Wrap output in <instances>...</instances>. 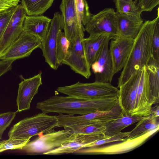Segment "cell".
<instances>
[{"instance_id": "ac0fdd59", "label": "cell", "mask_w": 159, "mask_h": 159, "mask_svg": "<svg viewBox=\"0 0 159 159\" xmlns=\"http://www.w3.org/2000/svg\"><path fill=\"white\" fill-rule=\"evenodd\" d=\"M75 134V136L72 141L43 154L57 155L74 153L77 150L84 148L87 144L108 137L103 132L91 134Z\"/></svg>"}, {"instance_id": "5b68a950", "label": "cell", "mask_w": 159, "mask_h": 159, "mask_svg": "<svg viewBox=\"0 0 159 159\" xmlns=\"http://www.w3.org/2000/svg\"><path fill=\"white\" fill-rule=\"evenodd\" d=\"M64 129L39 134L35 139L29 142L22 150L29 154H43L70 142L75 134L68 128Z\"/></svg>"}, {"instance_id": "9a60e30c", "label": "cell", "mask_w": 159, "mask_h": 159, "mask_svg": "<svg viewBox=\"0 0 159 159\" xmlns=\"http://www.w3.org/2000/svg\"><path fill=\"white\" fill-rule=\"evenodd\" d=\"M26 11L21 3L18 4L0 39V54L19 37L23 30Z\"/></svg>"}, {"instance_id": "277c9868", "label": "cell", "mask_w": 159, "mask_h": 159, "mask_svg": "<svg viewBox=\"0 0 159 159\" xmlns=\"http://www.w3.org/2000/svg\"><path fill=\"white\" fill-rule=\"evenodd\" d=\"M57 91L68 96L88 99L108 97H118L119 89L111 83L95 81L91 83L80 82L74 84L58 87Z\"/></svg>"}, {"instance_id": "ba28073f", "label": "cell", "mask_w": 159, "mask_h": 159, "mask_svg": "<svg viewBox=\"0 0 159 159\" xmlns=\"http://www.w3.org/2000/svg\"><path fill=\"white\" fill-rule=\"evenodd\" d=\"M42 42L33 34L23 30L19 37L0 54V60H15L29 56Z\"/></svg>"}, {"instance_id": "5bb4252c", "label": "cell", "mask_w": 159, "mask_h": 159, "mask_svg": "<svg viewBox=\"0 0 159 159\" xmlns=\"http://www.w3.org/2000/svg\"><path fill=\"white\" fill-rule=\"evenodd\" d=\"M42 84L41 72L32 77L24 79L19 84L16 100L17 112L30 109L31 102Z\"/></svg>"}, {"instance_id": "4dcf8cb0", "label": "cell", "mask_w": 159, "mask_h": 159, "mask_svg": "<svg viewBox=\"0 0 159 159\" xmlns=\"http://www.w3.org/2000/svg\"><path fill=\"white\" fill-rule=\"evenodd\" d=\"M155 23L152 32V56L156 60L159 61V14L158 9L157 16Z\"/></svg>"}, {"instance_id": "7c38bea8", "label": "cell", "mask_w": 159, "mask_h": 159, "mask_svg": "<svg viewBox=\"0 0 159 159\" xmlns=\"http://www.w3.org/2000/svg\"><path fill=\"white\" fill-rule=\"evenodd\" d=\"M60 8L63 19L64 32L69 41L74 40L79 35H84L85 29L79 21L74 0H62Z\"/></svg>"}, {"instance_id": "1f68e13d", "label": "cell", "mask_w": 159, "mask_h": 159, "mask_svg": "<svg viewBox=\"0 0 159 159\" xmlns=\"http://www.w3.org/2000/svg\"><path fill=\"white\" fill-rule=\"evenodd\" d=\"M129 133V132H120L112 136L87 144L84 148L99 146L115 142L124 141L126 140L125 138L128 136Z\"/></svg>"}, {"instance_id": "e575fe53", "label": "cell", "mask_w": 159, "mask_h": 159, "mask_svg": "<svg viewBox=\"0 0 159 159\" xmlns=\"http://www.w3.org/2000/svg\"><path fill=\"white\" fill-rule=\"evenodd\" d=\"M137 5L143 12L151 11L159 4V0H135Z\"/></svg>"}, {"instance_id": "74e56055", "label": "cell", "mask_w": 159, "mask_h": 159, "mask_svg": "<svg viewBox=\"0 0 159 159\" xmlns=\"http://www.w3.org/2000/svg\"><path fill=\"white\" fill-rule=\"evenodd\" d=\"M156 117H159V106L157 104L154 107H152L151 109V114Z\"/></svg>"}, {"instance_id": "d6986e66", "label": "cell", "mask_w": 159, "mask_h": 159, "mask_svg": "<svg viewBox=\"0 0 159 159\" xmlns=\"http://www.w3.org/2000/svg\"><path fill=\"white\" fill-rule=\"evenodd\" d=\"M116 13L118 36L134 39L143 23L140 16H131Z\"/></svg>"}, {"instance_id": "cb8c5ba5", "label": "cell", "mask_w": 159, "mask_h": 159, "mask_svg": "<svg viewBox=\"0 0 159 159\" xmlns=\"http://www.w3.org/2000/svg\"><path fill=\"white\" fill-rule=\"evenodd\" d=\"M159 127V117H156L151 114L144 117L138 122L135 128L129 133L125 140L136 137L144 132Z\"/></svg>"}, {"instance_id": "e0dca14e", "label": "cell", "mask_w": 159, "mask_h": 159, "mask_svg": "<svg viewBox=\"0 0 159 159\" xmlns=\"http://www.w3.org/2000/svg\"><path fill=\"white\" fill-rule=\"evenodd\" d=\"M110 40L106 41L100 53L91 66V68L95 75V81L111 83L115 75L108 47Z\"/></svg>"}, {"instance_id": "9c48e42d", "label": "cell", "mask_w": 159, "mask_h": 159, "mask_svg": "<svg viewBox=\"0 0 159 159\" xmlns=\"http://www.w3.org/2000/svg\"><path fill=\"white\" fill-rule=\"evenodd\" d=\"M84 35H79L70 42L68 52L61 63L66 65L75 72L86 79L91 75L90 67L85 56L83 43Z\"/></svg>"}, {"instance_id": "4fadbf2b", "label": "cell", "mask_w": 159, "mask_h": 159, "mask_svg": "<svg viewBox=\"0 0 159 159\" xmlns=\"http://www.w3.org/2000/svg\"><path fill=\"white\" fill-rule=\"evenodd\" d=\"M157 104L151 92L149 84L148 75L144 66L139 84L134 116L146 117L151 114V109L153 104Z\"/></svg>"}, {"instance_id": "8d00e7d4", "label": "cell", "mask_w": 159, "mask_h": 159, "mask_svg": "<svg viewBox=\"0 0 159 159\" xmlns=\"http://www.w3.org/2000/svg\"><path fill=\"white\" fill-rule=\"evenodd\" d=\"M13 61L12 60H0V77L11 69Z\"/></svg>"}, {"instance_id": "603a6c76", "label": "cell", "mask_w": 159, "mask_h": 159, "mask_svg": "<svg viewBox=\"0 0 159 159\" xmlns=\"http://www.w3.org/2000/svg\"><path fill=\"white\" fill-rule=\"evenodd\" d=\"M145 68L148 75L149 84L152 95L157 104L159 102V61L152 56L149 59Z\"/></svg>"}, {"instance_id": "4316f807", "label": "cell", "mask_w": 159, "mask_h": 159, "mask_svg": "<svg viewBox=\"0 0 159 159\" xmlns=\"http://www.w3.org/2000/svg\"><path fill=\"white\" fill-rule=\"evenodd\" d=\"M70 44L64 33L59 30L57 34L56 48L57 62L59 66L66 57Z\"/></svg>"}, {"instance_id": "8fae6325", "label": "cell", "mask_w": 159, "mask_h": 159, "mask_svg": "<svg viewBox=\"0 0 159 159\" xmlns=\"http://www.w3.org/2000/svg\"><path fill=\"white\" fill-rule=\"evenodd\" d=\"M142 70L132 74L128 79L119 88L118 101L124 115L134 116L138 87Z\"/></svg>"}, {"instance_id": "52a82bcc", "label": "cell", "mask_w": 159, "mask_h": 159, "mask_svg": "<svg viewBox=\"0 0 159 159\" xmlns=\"http://www.w3.org/2000/svg\"><path fill=\"white\" fill-rule=\"evenodd\" d=\"M85 26L89 35H104L111 39L118 37L116 13L113 8H106L92 15Z\"/></svg>"}, {"instance_id": "836d02e7", "label": "cell", "mask_w": 159, "mask_h": 159, "mask_svg": "<svg viewBox=\"0 0 159 159\" xmlns=\"http://www.w3.org/2000/svg\"><path fill=\"white\" fill-rule=\"evenodd\" d=\"M17 6L0 13V39L6 29L12 15L17 8Z\"/></svg>"}, {"instance_id": "2e32d148", "label": "cell", "mask_w": 159, "mask_h": 159, "mask_svg": "<svg viewBox=\"0 0 159 159\" xmlns=\"http://www.w3.org/2000/svg\"><path fill=\"white\" fill-rule=\"evenodd\" d=\"M134 39L118 36L110 40L109 49L114 75L124 67L132 48Z\"/></svg>"}, {"instance_id": "484cf974", "label": "cell", "mask_w": 159, "mask_h": 159, "mask_svg": "<svg viewBox=\"0 0 159 159\" xmlns=\"http://www.w3.org/2000/svg\"><path fill=\"white\" fill-rule=\"evenodd\" d=\"M116 12L129 16H140L142 12L132 0H114Z\"/></svg>"}, {"instance_id": "7402d4cb", "label": "cell", "mask_w": 159, "mask_h": 159, "mask_svg": "<svg viewBox=\"0 0 159 159\" xmlns=\"http://www.w3.org/2000/svg\"><path fill=\"white\" fill-rule=\"evenodd\" d=\"M144 117L123 115L105 125L106 128L104 134L110 137L121 131L127 127L140 120Z\"/></svg>"}, {"instance_id": "6da1fadb", "label": "cell", "mask_w": 159, "mask_h": 159, "mask_svg": "<svg viewBox=\"0 0 159 159\" xmlns=\"http://www.w3.org/2000/svg\"><path fill=\"white\" fill-rule=\"evenodd\" d=\"M118 100L117 97L88 99L55 95L38 102L36 108L46 114L55 112L72 115H83L98 110H110Z\"/></svg>"}, {"instance_id": "f546056e", "label": "cell", "mask_w": 159, "mask_h": 159, "mask_svg": "<svg viewBox=\"0 0 159 159\" xmlns=\"http://www.w3.org/2000/svg\"><path fill=\"white\" fill-rule=\"evenodd\" d=\"M66 128L70 129L75 133L91 134L100 132H103L106 127L105 125H91L74 126Z\"/></svg>"}, {"instance_id": "ffe728a7", "label": "cell", "mask_w": 159, "mask_h": 159, "mask_svg": "<svg viewBox=\"0 0 159 159\" xmlns=\"http://www.w3.org/2000/svg\"><path fill=\"white\" fill-rule=\"evenodd\" d=\"M51 20L43 16L27 15L23 23V30L35 35L42 42L47 34Z\"/></svg>"}, {"instance_id": "83f0119b", "label": "cell", "mask_w": 159, "mask_h": 159, "mask_svg": "<svg viewBox=\"0 0 159 159\" xmlns=\"http://www.w3.org/2000/svg\"><path fill=\"white\" fill-rule=\"evenodd\" d=\"M75 7L80 24L85 25L92 15L86 0H74Z\"/></svg>"}, {"instance_id": "f1b7e54d", "label": "cell", "mask_w": 159, "mask_h": 159, "mask_svg": "<svg viewBox=\"0 0 159 159\" xmlns=\"http://www.w3.org/2000/svg\"><path fill=\"white\" fill-rule=\"evenodd\" d=\"M30 141V139L10 138L0 141V152L9 150L21 149Z\"/></svg>"}, {"instance_id": "44dd1931", "label": "cell", "mask_w": 159, "mask_h": 159, "mask_svg": "<svg viewBox=\"0 0 159 159\" xmlns=\"http://www.w3.org/2000/svg\"><path fill=\"white\" fill-rule=\"evenodd\" d=\"M111 39L104 35H89L83 39L85 56L90 67L101 52L105 43Z\"/></svg>"}, {"instance_id": "7a4b0ae2", "label": "cell", "mask_w": 159, "mask_h": 159, "mask_svg": "<svg viewBox=\"0 0 159 159\" xmlns=\"http://www.w3.org/2000/svg\"><path fill=\"white\" fill-rule=\"evenodd\" d=\"M156 18L143 24L118 79L117 88L124 84L134 73L145 66L152 55V39Z\"/></svg>"}, {"instance_id": "30bf717a", "label": "cell", "mask_w": 159, "mask_h": 159, "mask_svg": "<svg viewBox=\"0 0 159 159\" xmlns=\"http://www.w3.org/2000/svg\"><path fill=\"white\" fill-rule=\"evenodd\" d=\"M63 29V21L62 14L56 12L50 25L47 34L42 42L43 55L45 61L52 69L56 70L58 65L56 54V48L57 34L60 30Z\"/></svg>"}, {"instance_id": "8992f818", "label": "cell", "mask_w": 159, "mask_h": 159, "mask_svg": "<svg viewBox=\"0 0 159 159\" xmlns=\"http://www.w3.org/2000/svg\"><path fill=\"white\" fill-rule=\"evenodd\" d=\"M159 127L122 142L83 148L74 153L85 155H115L130 152L143 144L157 132Z\"/></svg>"}, {"instance_id": "3957f363", "label": "cell", "mask_w": 159, "mask_h": 159, "mask_svg": "<svg viewBox=\"0 0 159 159\" xmlns=\"http://www.w3.org/2000/svg\"><path fill=\"white\" fill-rule=\"evenodd\" d=\"M58 126L57 116L42 112L25 118L14 124L8 135L10 138L30 139L34 136L51 131Z\"/></svg>"}, {"instance_id": "d4e9b609", "label": "cell", "mask_w": 159, "mask_h": 159, "mask_svg": "<svg viewBox=\"0 0 159 159\" xmlns=\"http://www.w3.org/2000/svg\"><path fill=\"white\" fill-rule=\"evenodd\" d=\"M54 0H21V3L27 15L43 14L52 5Z\"/></svg>"}, {"instance_id": "d6a6232c", "label": "cell", "mask_w": 159, "mask_h": 159, "mask_svg": "<svg viewBox=\"0 0 159 159\" xmlns=\"http://www.w3.org/2000/svg\"><path fill=\"white\" fill-rule=\"evenodd\" d=\"M16 113L17 111H8L0 113V140L2 139L4 131L15 118Z\"/></svg>"}, {"instance_id": "d590c367", "label": "cell", "mask_w": 159, "mask_h": 159, "mask_svg": "<svg viewBox=\"0 0 159 159\" xmlns=\"http://www.w3.org/2000/svg\"><path fill=\"white\" fill-rule=\"evenodd\" d=\"M20 0H0V13L16 6Z\"/></svg>"}]
</instances>
